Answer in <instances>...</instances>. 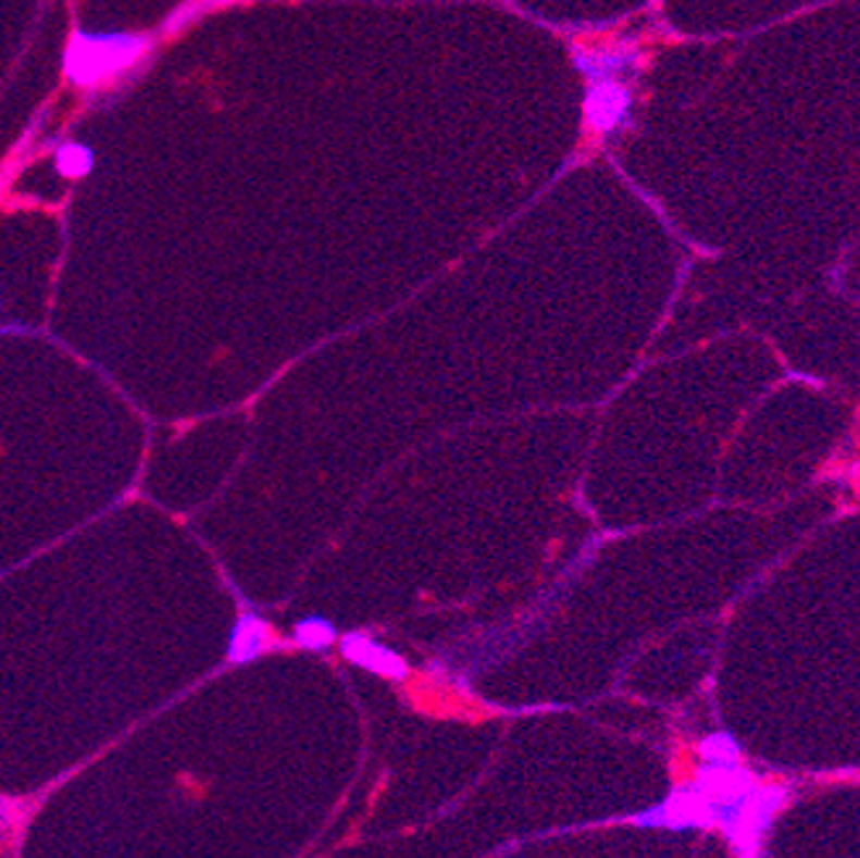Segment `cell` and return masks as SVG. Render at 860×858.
I'll return each instance as SVG.
<instances>
[{"mask_svg":"<svg viewBox=\"0 0 860 858\" xmlns=\"http://www.w3.org/2000/svg\"><path fill=\"white\" fill-rule=\"evenodd\" d=\"M150 50L152 40L145 35L76 29L63 55V74L79 90H108L145 66Z\"/></svg>","mask_w":860,"mask_h":858,"instance_id":"1","label":"cell"},{"mask_svg":"<svg viewBox=\"0 0 860 858\" xmlns=\"http://www.w3.org/2000/svg\"><path fill=\"white\" fill-rule=\"evenodd\" d=\"M627 90L616 79H601L588 100V116L596 129H611L627 113Z\"/></svg>","mask_w":860,"mask_h":858,"instance_id":"2","label":"cell"},{"mask_svg":"<svg viewBox=\"0 0 860 858\" xmlns=\"http://www.w3.org/2000/svg\"><path fill=\"white\" fill-rule=\"evenodd\" d=\"M267 648V625L265 620L254 618V614H245L239 618L237 627L232 633V644H228V662L245 664L258 659Z\"/></svg>","mask_w":860,"mask_h":858,"instance_id":"3","label":"cell"},{"mask_svg":"<svg viewBox=\"0 0 860 858\" xmlns=\"http://www.w3.org/2000/svg\"><path fill=\"white\" fill-rule=\"evenodd\" d=\"M344 654H347L349 659H354L357 664L367 667V670H373V672H381V675L401 677L407 672L404 662H401L397 654L388 651V648H384V646H378L375 641L349 638L347 644H344Z\"/></svg>","mask_w":860,"mask_h":858,"instance_id":"4","label":"cell"},{"mask_svg":"<svg viewBox=\"0 0 860 858\" xmlns=\"http://www.w3.org/2000/svg\"><path fill=\"white\" fill-rule=\"evenodd\" d=\"M95 152L82 142H66L55 150V169L61 171L66 179H82L92 171Z\"/></svg>","mask_w":860,"mask_h":858,"instance_id":"5","label":"cell"},{"mask_svg":"<svg viewBox=\"0 0 860 858\" xmlns=\"http://www.w3.org/2000/svg\"><path fill=\"white\" fill-rule=\"evenodd\" d=\"M27 817L29 811L24 809V804L11 798H0V848L18 841V835L27 828Z\"/></svg>","mask_w":860,"mask_h":858,"instance_id":"6","label":"cell"},{"mask_svg":"<svg viewBox=\"0 0 860 858\" xmlns=\"http://www.w3.org/2000/svg\"><path fill=\"white\" fill-rule=\"evenodd\" d=\"M331 638H334V631L323 620H308L297 627V641L304 646H323Z\"/></svg>","mask_w":860,"mask_h":858,"instance_id":"7","label":"cell"},{"mask_svg":"<svg viewBox=\"0 0 860 858\" xmlns=\"http://www.w3.org/2000/svg\"><path fill=\"white\" fill-rule=\"evenodd\" d=\"M3 189H5V174H0V197H3Z\"/></svg>","mask_w":860,"mask_h":858,"instance_id":"8","label":"cell"}]
</instances>
